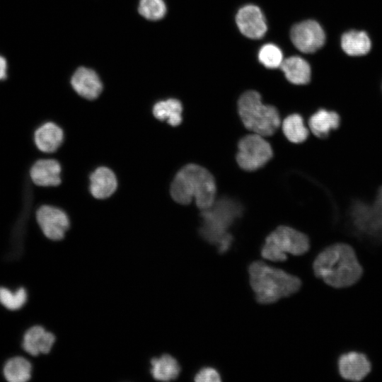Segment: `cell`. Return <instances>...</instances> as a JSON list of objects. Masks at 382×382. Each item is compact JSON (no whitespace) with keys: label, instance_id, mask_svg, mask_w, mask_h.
<instances>
[{"label":"cell","instance_id":"cell-10","mask_svg":"<svg viewBox=\"0 0 382 382\" xmlns=\"http://www.w3.org/2000/svg\"><path fill=\"white\" fill-rule=\"evenodd\" d=\"M340 376L346 381L359 382L371 370V362L364 353L356 350L345 352L337 359Z\"/></svg>","mask_w":382,"mask_h":382},{"label":"cell","instance_id":"cell-6","mask_svg":"<svg viewBox=\"0 0 382 382\" xmlns=\"http://www.w3.org/2000/svg\"><path fill=\"white\" fill-rule=\"evenodd\" d=\"M311 250L309 236L295 228L280 226L266 238L261 249V255L273 262L284 261L287 254L302 256Z\"/></svg>","mask_w":382,"mask_h":382},{"label":"cell","instance_id":"cell-5","mask_svg":"<svg viewBox=\"0 0 382 382\" xmlns=\"http://www.w3.org/2000/svg\"><path fill=\"white\" fill-rule=\"evenodd\" d=\"M238 111L244 126L253 133L263 137L272 135L280 125L275 107L262 103L255 91L243 93L238 101Z\"/></svg>","mask_w":382,"mask_h":382},{"label":"cell","instance_id":"cell-4","mask_svg":"<svg viewBox=\"0 0 382 382\" xmlns=\"http://www.w3.org/2000/svg\"><path fill=\"white\" fill-rule=\"evenodd\" d=\"M241 213V206L230 198L215 200L210 207L202 210V238L216 245L219 253H226L233 243V236L228 230Z\"/></svg>","mask_w":382,"mask_h":382},{"label":"cell","instance_id":"cell-21","mask_svg":"<svg viewBox=\"0 0 382 382\" xmlns=\"http://www.w3.org/2000/svg\"><path fill=\"white\" fill-rule=\"evenodd\" d=\"M151 372L153 377L158 381H168L175 379L180 371L177 360L169 354H163L154 358L151 361Z\"/></svg>","mask_w":382,"mask_h":382},{"label":"cell","instance_id":"cell-14","mask_svg":"<svg viewBox=\"0 0 382 382\" xmlns=\"http://www.w3.org/2000/svg\"><path fill=\"white\" fill-rule=\"evenodd\" d=\"M71 83L79 96L88 100L98 98L103 89L98 74L86 67H79L73 74Z\"/></svg>","mask_w":382,"mask_h":382},{"label":"cell","instance_id":"cell-19","mask_svg":"<svg viewBox=\"0 0 382 382\" xmlns=\"http://www.w3.org/2000/svg\"><path fill=\"white\" fill-rule=\"evenodd\" d=\"M340 45L342 50L347 55L361 57L370 51L371 40L365 30L349 29L342 34Z\"/></svg>","mask_w":382,"mask_h":382},{"label":"cell","instance_id":"cell-16","mask_svg":"<svg viewBox=\"0 0 382 382\" xmlns=\"http://www.w3.org/2000/svg\"><path fill=\"white\" fill-rule=\"evenodd\" d=\"M280 67L286 79L293 84L304 86L311 81V64L302 57H289L284 59Z\"/></svg>","mask_w":382,"mask_h":382},{"label":"cell","instance_id":"cell-12","mask_svg":"<svg viewBox=\"0 0 382 382\" xmlns=\"http://www.w3.org/2000/svg\"><path fill=\"white\" fill-rule=\"evenodd\" d=\"M55 341L54 335L40 325H34L28 329L23 336L22 348L31 356L47 354Z\"/></svg>","mask_w":382,"mask_h":382},{"label":"cell","instance_id":"cell-2","mask_svg":"<svg viewBox=\"0 0 382 382\" xmlns=\"http://www.w3.org/2000/svg\"><path fill=\"white\" fill-rule=\"evenodd\" d=\"M248 274L256 301L262 304L272 303L290 296L302 286V281L297 276L259 260L250 265Z\"/></svg>","mask_w":382,"mask_h":382},{"label":"cell","instance_id":"cell-8","mask_svg":"<svg viewBox=\"0 0 382 382\" xmlns=\"http://www.w3.org/2000/svg\"><path fill=\"white\" fill-rule=\"evenodd\" d=\"M290 37L299 52L311 54L324 46L326 33L318 21L311 18L294 24L291 29Z\"/></svg>","mask_w":382,"mask_h":382},{"label":"cell","instance_id":"cell-3","mask_svg":"<svg viewBox=\"0 0 382 382\" xmlns=\"http://www.w3.org/2000/svg\"><path fill=\"white\" fill-rule=\"evenodd\" d=\"M216 192V183L211 173L194 163L185 166L177 173L170 189L174 201L180 204H188L195 199L201 210L213 204Z\"/></svg>","mask_w":382,"mask_h":382},{"label":"cell","instance_id":"cell-11","mask_svg":"<svg viewBox=\"0 0 382 382\" xmlns=\"http://www.w3.org/2000/svg\"><path fill=\"white\" fill-rule=\"evenodd\" d=\"M240 32L250 39H260L267 32L266 19L259 7L248 4L241 8L236 17Z\"/></svg>","mask_w":382,"mask_h":382},{"label":"cell","instance_id":"cell-20","mask_svg":"<svg viewBox=\"0 0 382 382\" xmlns=\"http://www.w3.org/2000/svg\"><path fill=\"white\" fill-rule=\"evenodd\" d=\"M3 375L8 382H26L32 375V365L25 358L14 357L4 364Z\"/></svg>","mask_w":382,"mask_h":382},{"label":"cell","instance_id":"cell-24","mask_svg":"<svg viewBox=\"0 0 382 382\" xmlns=\"http://www.w3.org/2000/svg\"><path fill=\"white\" fill-rule=\"evenodd\" d=\"M28 298L26 290L18 288L15 291L6 287H0V303L9 311L21 308L26 303Z\"/></svg>","mask_w":382,"mask_h":382},{"label":"cell","instance_id":"cell-1","mask_svg":"<svg viewBox=\"0 0 382 382\" xmlns=\"http://www.w3.org/2000/svg\"><path fill=\"white\" fill-rule=\"evenodd\" d=\"M312 270L316 278L335 289L352 286L363 274L355 250L344 242L334 243L320 250L313 260Z\"/></svg>","mask_w":382,"mask_h":382},{"label":"cell","instance_id":"cell-9","mask_svg":"<svg viewBox=\"0 0 382 382\" xmlns=\"http://www.w3.org/2000/svg\"><path fill=\"white\" fill-rule=\"evenodd\" d=\"M36 220L44 235L53 241L62 239L69 227L66 214L62 210L50 205H42L38 208Z\"/></svg>","mask_w":382,"mask_h":382},{"label":"cell","instance_id":"cell-7","mask_svg":"<svg viewBox=\"0 0 382 382\" xmlns=\"http://www.w3.org/2000/svg\"><path fill=\"white\" fill-rule=\"evenodd\" d=\"M236 161L247 171L262 167L273 156L272 149L263 136L253 133L243 137L238 144Z\"/></svg>","mask_w":382,"mask_h":382},{"label":"cell","instance_id":"cell-28","mask_svg":"<svg viewBox=\"0 0 382 382\" xmlns=\"http://www.w3.org/2000/svg\"><path fill=\"white\" fill-rule=\"evenodd\" d=\"M8 76V63L4 57L0 54V81H4Z\"/></svg>","mask_w":382,"mask_h":382},{"label":"cell","instance_id":"cell-13","mask_svg":"<svg viewBox=\"0 0 382 382\" xmlns=\"http://www.w3.org/2000/svg\"><path fill=\"white\" fill-rule=\"evenodd\" d=\"M341 117L337 112L325 108L317 109L310 116L308 124L310 132L317 138L324 139L340 125Z\"/></svg>","mask_w":382,"mask_h":382},{"label":"cell","instance_id":"cell-15","mask_svg":"<svg viewBox=\"0 0 382 382\" xmlns=\"http://www.w3.org/2000/svg\"><path fill=\"white\" fill-rule=\"evenodd\" d=\"M61 166L54 159H40L30 168V177L33 183L41 187L59 185L61 183Z\"/></svg>","mask_w":382,"mask_h":382},{"label":"cell","instance_id":"cell-27","mask_svg":"<svg viewBox=\"0 0 382 382\" xmlns=\"http://www.w3.org/2000/svg\"><path fill=\"white\" fill-rule=\"evenodd\" d=\"M194 380L197 382H220L221 378L216 369L204 366L195 374Z\"/></svg>","mask_w":382,"mask_h":382},{"label":"cell","instance_id":"cell-26","mask_svg":"<svg viewBox=\"0 0 382 382\" xmlns=\"http://www.w3.org/2000/svg\"><path fill=\"white\" fill-rule=\"evenodd\" d=\"M139 13L151 21L161 19L166 13V6L163 0H140Z\"/></svg>","mask_w":382,"mask_h":382},{"label":"cell","instance_id":"cell-22","mask_svg":"<svg viewBox=\"0 0 382 382\" xmlns=\"http://www.w3.org/2000/svg\"><path fill=\"white\" fill-rule=\"evenodd\" d=\"M182 111L181 103L174 98L159 101L153 108V114L156 119L161 121L167 120L168 123L173 127L181 123Z\"/></svg>","mask_w":382,"mask_h":382},{"label":"cell","instance_id":"cell-17","mask_svg":"<svg viewBox=\"0 0 382 382\" xmlns=\"http://www.w3.org/2000/svg\"><path fill=\"white\" fill-rule=\"evenodd\" d=\"M64 139L62 129L56 124L48 122L40 126L34 132V142L44 153H52L62 144Z\"/></svg>","mask_w":382,"mask_h":382},{"label":"cell","instance_id":"cell-23","mask_svg":"<svg viewBox=\"0 0 382 382\" xmlns=\"http://www.w3.org/2000/svg\"><path fill=\"white\" fill-rule=\"evenodd\" d=\"M282 130L285 137L294 144L305 141L310 132L303 117L299 114H292L286 117L282 122Z\"/></svg>","mask_w":382,"mask_h":382},{"label":"cell","instance_id":"cell-18","mask_svg":"<svg viewBox=\"0 0 382 382\" xmlns=\"http://www.w3.org/2000/svg\"><path fill=\"white\" fill-rule=\"evenodd\" d=\"M117 186L116 176L107 167L98 168L90 176V191L96 199H105L112 195Z\"/></svg>","mask_w":382,"mask_h":382},{"label":"cell","instance_id":"cell-25","mask_svg":"<svg viewBox=\"0 0 382 382\" xmlns=\"http://www.w3.org/2000/svg\"><path fill=\"white\" fill-rule=\"evenodd\" d=\"M258 59L262 65L268 69L279 67L284 61L282 50L272 43L265 44L260 49Z\"/></svg>","mask_w":382,"mask_h":382}]
</instances>
